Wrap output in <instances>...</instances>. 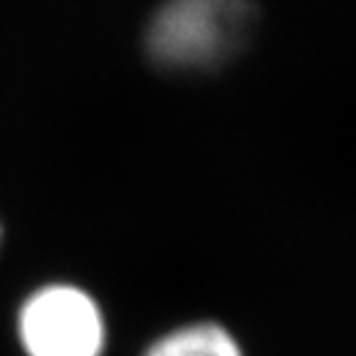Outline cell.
Segmentation results:
<instances>
[{"label":"cell","mask_w":356,"mask_h":356,"mask_svg":"<svg viewBox=\"0 0 356 356\" xmlns=\"http://www.w3.org/2000/svg\"><path fill=\"white\" fill-rule=\"evenodd\" d=\"M28 356H102L106 329L102 309L74 284H47L25 300L17 317Z\"/></svg>","instance_id":"2"},{"label":"cell","mask_w":356,"mask_h":356,"mask_svg":"<svg viewBox=\"0 0 356 356\" xmlns=\"http://www.w3.org/2000/svg\"><path fill=\"white\" fill-rule=\"evenodd\" d=\"M144 356H243V349L225 327L195 322L159 337Z\"/></svg>","instance_id":"3"},{"label":"cell","mask_w":356,"mask_h":356,"mask_svg":"<svg viewBox=\"0 0 356 356\" xmlns=\"http://www.w3.org/2000/svg\"><path fill=\"white\" fill-rule=\"evenodd\" d=\"M250 0H166L146 30L151 60L171 70L216 67L250 35Z\"/></svg>","instance_id":"1"},{"label":"cell","mask_w":356,"mask_h":356,"mask_svg":"<svg viewBox=\"0 0 356 356\" xmlns=\"http://www.w3.org/2000/svg\"><path fill=\"white\" fill-rule=\"evenodd\" d=\"M0 240H3V228H0Z\"/></svg>","instance_id":"4"}]
</instances>
